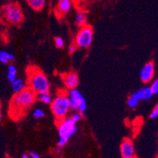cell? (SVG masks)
Masks as SVG:
<instances>
[{"label":"cell","instance_id":"3957f363","mask_svg":"<svg viewBox=\"0 0 158 158\" xmlns=\"http://www.w3.org/2000/svg\"><path fill=\"white\" fill-rule=\"evenodd\" d=\"M0 18L5 23L11 25H18L24 19L22 10L18 4L7 2L0 10Z\"/></svg>","mask_w":158,"mask_h":158},{"label":"cell","instance_id":"603a6c76","mask_svg":"<svg viewBox=\"0 0 158 158\" xmlns=\"http://www.w3.org/2000/svg\"><path fill=\"white\" fill-rule=\"evenodd\" d=\"M149 87H150L151 90H152V92H153V95H154V94H158V78L154 79V80L152 81L151 85Z\"/></svg>","mask_w":158,"mask_h":158},{"label":"cell","instance_id":"83f0119b","mask_svg":"<svg viewBox=\"0 0 158 158\" xmlns=\"http://www.w3.org/2000/svg\"><path fill=\"white\" fill-rule=\"evenodd\" d=\"M2 108L0 107V123L2 122Z\"/></svg>","mask_w":158,"mask_h":158},{"label":"cell","instance_id":"4316f807","mask_svg":"<svg viewBox=\"0 0 158 158\" xmlns=\"http://www.w3.org/2000/svg\"><path fill=\"white\" fill-rule=\"evenodd\" d=\"M21 158H30V156H29V154H28V153H24V154L21 156Z\"/></svg>","mask_w":158,"mask_h":158},{"label":"cell","instance_id":"f1b7e54d","mask_svg":"<svg viewBox=\"0 0 158 158\" xmlns=\"http://www.w3.org/2000/svg\"><path fill=\"white\" fill-rule=\"evenodd\" d=\"M62 150V148L59 147V146H57V149H56V151H57L58 153H59V152H61Z\"/></svg>","mask_w":158,"mask_h":158},{"label":"cell","instance_id":"6da1fadb","mask_svg":"<svg viewBox=\"0 0 158 158\" xmlns=\"http://www.w3.org/2000/svg\"><path fill=\"white\" fill-rule=\"evenodd\" d=\"M36 101V93L26 87L13 96L10 103L9 115L14 119H18L23 116Z\"/></svg>","mask_w":158,"mask_h":158},{"label":"cell","instance_id":"7402d4cb","mask_svg":"<svg viewBox=\"0 0 158 158\" xmlns=\"http://www.w3.org/2000/svg\"><path fill=\"white\" fill-rule=\"evenodd\" d=\"M54 41H55V44H56V48H64V45H65L64 40H63L62 37H60V36L56 37L54 40Z\"/></svg>","mask_w":158,"mask_h":158},{"label":"cell","instance_id":"e0dca14e","mask_svg":"<svg viewBox=\"0 0 158 158\" xmlns=\"http://www.w3.org/2000/svg\"><path fill=\"white\" fill-rule=\"evenodd\" d=\"M17 74H18V70L15 65L9 64L7 67V72H6V77H7L8 81L10 83L15 81L17 78Z\"/></svg>","mask_w":158,"mask_h":158},{"label":"cell","instance_id":"9c48e42d","mask_svg":"<svg viewBox=\"0 0 158 158\" xmlns=\"http://www.w3.org/2000/svg\"><path fill=\"white\" fill-rule=\"evenodd\" d=\"M120 154L122 158L135 157V149L133 142L130 138H124L120 145Z\"/></svg>","mask_w":158,"mask_h":158},{"label":"cell","instance_id":"7c38bea8","mask_svg":"<svg viewBox=\"0 0 158 158\" xmlns=\"http://www.w3.org/2000/svg\"><path fill=\"white\" fill-rule=\"evenodd\" d=\"M88 15L85 11L78 10L75 15V23L79 27H83L87 25Z\"/></svg>","mask_w":158,"mask_h":158},{"label":"cell","instance_id":"cb8c5ba5","mask_svg":"<svg viewBox=\"0 0 158 158\" xmlns=\"http://www.w3.org/2000/svg\"><path fill=\"white\" fill-rule=\"evenodd\" d=\"M150 118H158V103L156 104V106H155L154 108H153V111H151Z\"/></svg>","mask_w":158,"mask_h":158},{"label":"cell","instance_id":"4fadbf2b","mask_svg":"<svg viewBox=\"0 0 158 158\" xmlns=\"http://www.w3.org/2000/svg\"><path fill=\"white\" fill-rule=\"evenodd\" d=\"M11 88H12L13 92L15 94H17V93H19V92L22 91L24 89L26 88L25 81H24L23 79L18 78L17 77L15 81L11 83Z\"/></svg>","mask_w":158,"mask_h":158},{"label":"cell","instance_id":"5bb4252c","mask_svg":"<svg viewBox=\"0 0 158 158\" xmlns=\"http://www.w3.org/2000/svg\"><path fill=\"white\" fill-rule=\"evenodd\" d=\"M36 101L43 103L44 104H51L52 101V97L49 92H44V93H39L36 94Z\"/></svg>","mask_w":158,"mask_h":158},{"label":"cell","instance_id":"f546056e","mask_svg":"<svg viewBox=\"0 0 158 158\" xmlns=\"http://www.w3.org/2000/svg\"><path fill=\"white\" fill-rule=\"evenodd\" d=\"M3 1L6 2H12V1H14V0H3Z\"/></svg>","mask_w":158,"mask_h":158},{"label":"cell","instance_id":"277c9868","mask_svg":"<svg viewBox=\"0 0 158 158\" xmlns=\"http://www.w3.org/2000/svg\"><path fill=\"white\" fill-rule=\"evenodd\" d=\"M58 134H59V140L57 146L63 148L67 144L70 138H71L77 131L76 123L72 120L70 117L62 119L57 122Z\"/></svg>","mask_w":158,"mask_h":158},{"label":"cell","instance_id":"4dcf8cb0","mask_svg":"<svg viewBox=\"0 0 158 158\" xmlns=\"http://www.w3.org/2000/svg\"><path fill=\"white\" fill-rule=\"evenodd\" d=\"M134 158H137V157H136V156H135V157H134Z\"/></svg>","mask_w":158,"mask_h":158},{"label":"cell","instance_id":"5b68a950","mask_svg":"<svg viewBox=\"0 0 158 158\" xmlns=\"http://www.w3.org/2000/svg\"><path fill=\"white\" fill-rule=\"evenodd\" d=\"M51 110L56 118V123L67 117L70 109V101L67 94L59 93L51 103Z\"/></svg>","mask_w":158,"mask_h":158},{"label":"cell","instance_id":"d4e9b609","mask_svg":"<svg viewBox=\"0 0 158 158\" xmlns=\"http://www.w3.org/2000/svg\"><path fill=\"white\" fill-rule=\"evenodd\" d=\"M77 45L75 44H71L69 46V48H68V51L69 52H70V54H74V52L77 51Z\"/></svg>","mask_w":158,"mask_h":158},{"label":"cell","instance_id":"8992f818","mask_svg":"<svg viewBox=\"0 0 158 158\" xmlns=\"http://www.w3.org/2000/svg\"><path fill=\"white\" fill-rule=\"evenodd\" d=\"M94 40V29L90 25L80 28L74 39V44L79 48H88Z\"/></svg>","mask_w":158,"mask_h":158},{"label":"cell","instance_id":"30bf717a","mask_svg":"<svg viewBox=\"0 0 158 158\" xmlns=\"http://www.w3.org/2000/svg\"><path fill=\"white\" fill-rule=\"evenodd\" d=\"M65 87L69 90L77 89L79 84V77L75 72H68L62 76Z\"/></svg>","mask_w":158,"mask_h":158},{"label":"cell","instance_id":"7a4b0ae2","mask_svg":"<svg viewBox=\"0 0 158 158\" xmlns=\"http://www.w3.org/2000/svg\"><path fill=\"white\" fill-rule=\"evenodd\" d=\"M27 83L29 88L36 94L49 92L50 81L45 74L36 67H29L27 69Z\"/></svg>","mask_w":158,"mask_h":158},{"label":"cell","instance_id":"ffe728a7","mask_svg":"<svg viewBox=\"0 0 158 158\" xmlns=\"http://www.w3.org/2000/svg\"><path fill=\"white\" fill-rule=\"evenodd\" d=\"M138 103H139V101H137L136 99L131 97V96H130L129 98L127 99V104L128 107H129L130 108H132V109H134V108H135L138 106Z\"/></svg>","mask_w":158,"mask_h":158},{"label":"cell","instance_id":"8fae6325","mask_svg":"<svg viewBox=\"0 0 158 158\" xmlns=\"http://www.w3.org/2000/svg\"><path fill=\"white\" fill-rule=\"evenodd\" d=\"M71 6V0H59L56 10H57L59 15L63 16V15H67V13L70 10Z\"/></svg>","mask_w":158,"mask_h":158},{"label":"cell","instance_id":"2e32d148","mask_svg":"<svg viewBox=\"0 0 158 158\" xmlns=\"http://www.w3.org/2000/svg\"><path fill=\"white\" fill-rule=\"evenodd\" d=\"M29 6L36 11H40L44 9L46 1L45 0H27Z\"/></svg>","mask_w":158,"mask_h":158},{"label":"cell","instance_id":"d6986e66","mask_svg":"<svg viewBox=\"0 0 158 158\" xmlns=\"http://www.w3.org/2000/svg\"><path fill=\"white\" fill-rule=\"evenodd\" d=\"M32 115L36 119H39V118H44L45 116V112L42 108H35V110L32 112Z\"/></svg>","mask_w":158,"mask_h":158},{"label":"cell","instance_id":"9a60e30c","mask_svg":"<svg viewBox=\"0 0 158 158\" xmlns=\"http://www.w3.org/2000/svg\"><path fill=\"white\" fill-rule=\"evenodd\" d=\"M15 56L12 53L7 51H0V63L3 64H8L14 61Z\"/></svg>","mask_w":158,"mask_h":158},{"label":"cell","instance_id":"44dd1931","mask_svg":"<svg viewBox=\"0 0 158 158\" xmlns=\"http://www.w3.org/2000/svg\"><path fill=\"white\" fill-rule=\"evenodd\" d=\"M70 118H71L74 122H75L76 123H77V122H79V121L82 119L83 114L81 113V112H79V111H74L70 116Z\"/></svg>","mask_w":158,"mask_h":158},{"label":"cell","instance_id":"ba28073f","mask_svg":"<svg viewBox=\"0 0 158 158\" xmlns=\"http://www.w3.org/2000/svg\"><path fill=\"white\" fill-rule=\"evenodd\" d=\"M155 74V67L153 62H149L146 63L142 67L140 70V79L141 81L145 84L150 82L153 79Z\"/></svg>","mask_w":158,"mask_h":158},{"label":"cell","instance_id":"484cf974","mask_svg":"<svg viewBox=\"0 0 158 158\" xmlns=\"http://www.w3.org/2000/svg\"><path fill=\"white\" fill-rule=\"evenodd\" d=\"M29 154L30 158H40V155L38 154L37 153H35V152H31Z\"/></svg>","mask_w":158,"mask_h":158},{"label":"cell","instance_id":"52a82bcc","mask_svg":"<svg viewBox=\"0 0 158 158\" xmlns=\"http://www.w3.org/2000/svg\"><path fill=\"white\" fill-rule=\"evenodd\" d=\"M70 101V109L74 111L84 113L87 109L86 101L81 93L77 89L70 90L68 94Z\"/></svg>","mask_w":158,"mask_h":158},{"label":"cell","instance_id":"ac0fdd59","mask_svg":"<svg viewBox=\"0 0 158 158\" xmlns=\"http://www.w3.org/2000/svg\"><path fill=\"white\" fill-rule=\"evenodd\" d=\"M140 89L141 94H142V101H149L153 97V94L150 87H144Z\"/></svg>","mask_w":158,"mask_h":158}]
</instances>
